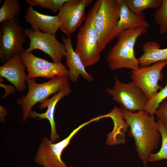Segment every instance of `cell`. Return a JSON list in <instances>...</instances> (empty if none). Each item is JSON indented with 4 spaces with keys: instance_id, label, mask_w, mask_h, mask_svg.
<instances>
[{
    "instance_id": "cell-1",
    "label": "cell",
    "mask_w": 167,
    "mask_h": 167,
    "mask_svg": "<svg viewBox=\"0 0 167 167\" xmlns=\"http://www.w3.org/2000/svg\"><path fill=\"white\" fill-rule=\"evenodd\" d=\"M119 108L124 119L130 127L138 156L144 167H148L150 155L157 149L161 138L157 121L154 116L145 110L132 112Z\"/></svg>"
},
{
    "instance_id": "cell-2",
    "label": "cell",
    "mask_w": 167,
    "mask_h": 167,
    "mask_svg": "<svg viewBox=\"0 0 167 167\" xmlns=\"http://www.w3.org/2000/svg\"><path fill=\"white\" fill-rule=\"evenodd\" d=\"M148 30L141 27L135 28L125 30L118 35L117 42L107 57L110 70L127 68L133 70L140 67L138 59L135 56L134 46L138 38L145 34Z\"/></svg>"
},
{
    "instance_id": "cell-3",
    "label": "cell",
    "mask_w": 167,
    "mask_h": 167,
    "mask_svg": "<svg viewBox=\"0 0 167 167\" xmlns=\"http://www.w3.org/2000/svg\"><path fill=\"white\" fill-rule=\"evenodd\" d=\"M27 83L28 87L27 93L16 101L17 104L22 109L24 122L27 120L31 109L35 104L44 101L51 95L71 88L67 76L56 77L41 84L36 83L35 78H28Z\"/></svg>"
},
{
    "instance_id": "cell-4",
    "label": "cell",
    "mask_w": 167,
    "mask_h": 167,
    "mask_svg": "<svg viewBox=\"0 0 167 167\" xmlns=\"http://www.w3.org/2000/svg\"><path fill=\"white\" fill-rule=\"evenodd\" d=\"M101 3V0L96 1L89 11L84 24L80 28L77 36L75 51L85 67L96 63L100 59L95 19Z\"/></svg>"
},
{
    "instance_id": "cell-5",
    "label": "cell",
    "mask_w": 167,
    "mask_h": 167,
    "mask_svg": "<svg viewBox=\"0 0 167 167\" xmlns=\"http://www.w3.org/2000/svg\"><path fill=\"white\" fill-rule=\"evenodd\" d=\"M121 0H101L95 19L99 53L115 37L119 18Z\"/></svg>"
},
{
    "instance_id": "cell-6",
    "label": "cell",
    "mask_w": 167,
    "mask_h": 167,
    "mask_svg": "<svg viewBox=\"0 0 167 167\" xmlns=\"http://www.w3.org/2000/svg\"><path fill=\"white\" fill-rule=\"evenodd\" d=\"M115 83L111 88H107L105 92L121 107L130 112L145 110L148 99L144 92L133 81L122 82L116 75Z\"/></svg>"
},
{
    "instance_id": "cell-7",
    "label": "cell",
    "mask_w": 167,
    "mask_h": 167,
    "mask_svg": "<svg viewBox=\"0 0 167 167\" xmlns=\"http://www.w3.org/2000/svg\"><path fill=\"white\" fill-rule=\"evenodd\" d=\"M24 30L18 19L9 20L0 25V59L5 63L20 54L26 41Z\"/></svg>"
},
{
    "instance_id": "cell-8",
    "label": "cell",
    "mask_w": 167,
    "mask_h": 167,
    "mask_svg": "<svg viewBox=\"0 0 167 167\" xmlns=\"http://www.w3.org/2000/svg\"><path fill=\"white\" fill-rule=\"evenodd\" d=\"M94 121H95L94 118L82 124L74 129L66 138L57 143H52L49 139L44 138L36 152L35 162L43 167H74L72 165L67 166L62 161V153L77 132L85 125Z\"/></svg>"
},
{
    "instance_id": "cell-9",
    "label": "cell",
    "mask_w": 167,
    "mask_h": 167,
    "mask_svg": "<svg viewBox=\"0 0 167 167\" xmlns=\"http://www.w3.org/2000/svg\"><path fill=\"white\" fill-rule=\"evenodd\" d=\"M24 33L30 41L26 51L31 52L35 49H40L49 55L53 62L62 63L66 54V48L64 44L57 40L55 35L29 28L25 29Z\"/></svg>"
},
{
    "instance_id": "cell-10",
    "label": "cell",
    "mask_w": 167,
    "mask_h": 167,
    "mask_svg": "<svg viewBox=\"0 0 167 167\" xmlns=\"http://www.w3.org/2000/svg\"><path fill=\"white\" fill-rule=\"evenodd\" d=\"M166 65L167 61H162L131 71V79L139 87L148 100L162 88L158 83L163 79L162 71Z\"/></svg>"
},
{
    "instance_id": "cell-11",
    "label": "cell",
    "mask_w": 167,
    "mask_h": 167,
    "mask_svg": "<svg viewBox=\"0 0 167 167\" xmlns=\"http://www.w3.org/2000/svg\"><path fill=\"white\" fill-rule=\"evenodd\" d=\"M21 55L27 69L28 78L42 77L51 79L57 76H67L68 70L62 63L49 62L24 49Z\"/></svg>"
},
{
    "instance_id": "cell-12",
    "label": "cell",
    "mask_w": 167,
    "mask_h": 167,
    "mask_svg": "<svg viewBox=\"0 0 167 167\" xmlns=\"http://www.w3.org/2000/svg\"><path fill=\"white\" fill-rule=\"evenodd\" d=\"M90 0H68L60 9L58 14L60 28L67 36H70L81 27L87 17L86 7L92 2Z\"/></svg>"
},
{
    "instance_id": "cell-13",
    "label": "cell",
    "mask_w": 167,
    "mask_h": 167,
    "mask_svg": "<svg viewBox=\"0 0 167 167\" xmlns=\"http://www.w3.org/2000/svg\"><path fill=\"white\" fill-rule=\"evenodd\" d=\"M26 69L19 54L0 67V76L11 83L17 91L23 92L25 89L28 78L25 72Z\"/></svg>"
},
{
    "instance_id": "cell-14",
    "label": "cell",
    "mask_w": 167,
    "mask_h": 167,
    "mask_svg": "<svg viewBox=\"0 0 167 167\" xmlns=\"http://www.w3.org/2000/svg\"><path fill=\"white\" fill-rule=\"evenodd\" d=\"M62 39L66 48V64L69 68L67 76L69 79L72 82L76 83L81 75L87 81H93V78L87 72L79 56L74 50L70 36L66 38L62 36Z\"/></svg>"
},
{
    "instance_id": "cell-15",
    "label": "cell",
    "mask_w": 167,
    "mask_h": 167,
    "mask_svg": "<svg viewBox=\"0 0 167 167\" xmlns=\"http://www.w3.org/2000/svg\"><path fill=\"white\" fill-rule=\"evenodd\" d=\"M72 91L71 88L61 91L54 94L51 98L47 99L41 103L39 106L40 109L47 108L45 112L39 113L36 111L31 110L29 116L31 118L41 120L47 119L49 122L51 128L50 141L54 143L59 139V136L57 133L56 123L55 122L54 114L55 109L58 103L63 98L68 96Z\"/></svg>"
},
{
    "instance_id": "cell-16",
    "label": "cell",
    "mask_w": 167,
    "mask_h": 167,
    "mask_svg": "<svg viewBox=\"0 0 167 167\" xmlns=\"http://www.w3.org/2000/svg\"><path fill=\"white\" fill-rule=\"evenodd\" d=\"M24 17L34 30H40L43 32L55 35L60 28V22L58 15H44L34 9L32 6H29L26 9Z\"/></svg>"
},
{
    "instance_id": "cell-17",
    "label": "cell",
    "mask_w": 167,
    "mask_h": 167,
    "mask_svg": "<svg viewBox=\"0 0 167 167\" xmlns=\"http://www.w3.org/2000/svg\"><path fill=\"white\" fill-rule=\"evenodd\" d=\"M141 27L148 29L149 24L143 12L136 14L131 11L125 0H121L119 18L115 31L114 37L121 32L132 28Z\"/></svg>"
},
{
    "instance_id": "cell-18",
    "label": "cell",
    "mask_w": 167,
    "mask_h": 167,
    "mask_svg": "<svg viewBox=\"0 0 167 167\" xmlns=\"http://www.w3.org/2000/svg\"><path fill=\"white\" fill-rule=\"evenodd\" d=\"M143 53L138 58L139 65L144 67L156 62L167 61V48L162 49L157 43L149 41L142 45Z\"/></svg>"
},
{
    "instance_id": "cell-19",
    "label": "cell",
    "mask_w": 167,
    "mask_h": 167,
    "mask_svg": "<svg viewBox=\"0 0 167 167\" xmlns=\"http://www.w3.org/2000/svg\"><path fill=\"white\" fill-rule=\"evenodd\" d=\"M18 0H5L0 8V23L18 19L21 7Z\"/></svg>"
},
{
    "instance_id": "cell-20",
    "label": "cell",
    "mask_w": 167,
    "mask_h": 167,
    "mask_svg": "<svg viewBox=\"0 0 167 167\" xmlns=\"http://www.w3.org/2000/svg\"><path fill=\"white\" fill-rule=\"evenodd\" d=\"M157 123L158 129L161 136V146L158 152L150 154L148 162H156L167 159V127L157 120Z\"/></svg>"
},
{
    "instance_id": "cell-21",
    "label": "cell",
    "mask_w": 167,
    "mask_h": 167,
    "mask_svg": "<svg viewBox=\"0 0 167 167\" xmlns=\"http://www.w3.org/2000/svg\"><path fill=\"white\" fill-rule=\"evenodd\" d=\"M129 9L136 14H139L146 9H157L162 0H125Z\"/></svg>"
},
{
    "instance_id": "cell-22",
    "label": "cell",
    "mask_w": 167,
    "mask_h": 167,
    "mask_svg": "<svg viewBox=\"0 0 167 167\" xmlns=\"http://www.w3.org/2000/svg\"><path fill=\"white\" fill-rule=\"evenodd\" d=\"M154 20L159 28V33H167V0H162L160 7L155 11Z\"/></svg>"
},
{
    "instance_id": "cell-23",
    "label": "cell",
    "mask_w": 167,
    "mask_h": 167,
    "mask_svg": "<svg viewBox=\"0 0 167 167\" xmlns=\"http://www.w3.org/2000/svg\"><path fill=\"white\" fill-rule=\"evenodd\" d=\"M166 99H167V77L165 86L148 101L145 107V110L150 115L154 116L155 112L160 105Z\"/></svg>"
},
{
    "instance_id": "cell-24",
    "label": "cell",
    "mask_w": 167,
    "mask_h": 167,
    "mask_svg": "<svg viewBox=\"0 0 167 167\" xmlns=\"http://www.w3.org/2000/svg\"><path fill=\"white\" fill-rule=\"evenodd\" d=\"M154 115L165 126L167 127V100L162 102L156 110Z\"/></svg>"
},
{
    "instance_id": "cell-25",
    "label": "cell",
    "mask_w": 167,
    "mask_h": 167,
    "mask_svg": "<svg viewBox=\"0 0 167 167\" xmlns=\"http://www.w3.org/2000/svg\"><path fill=\"white\" fill-rule=\"evenodd\" d=\"M30 6H39L52 11V0H26Z\"/></svg>"
},
{
    "instance_id": "cell-26",
    "label": "cell",
    "mask_w": 167,
    "mask_h": 167,
    "mask_svg": "<svg viewBox=\"0 0 167 167\" xmlns=\"http://www.w3.org/2000/svg\"><path fill=\"white\" fill-rule=\"evenodd\" d=\"M0 86L3 88L5 90V93L3 95L2 98H5L9 94L14 93L16 89L14 86L6 85L2 84V83H0Z\"/></svg>"
},
{
    "instance_id": "cell-27",
    "label": "cell",
    "mask_w": 167,
    "mask_h": 167,
    "mask_svg": "<svg viewBox=\"0 0 167 167\" xmlns=\"http://www.w3.org/2000/svg\"><path fill=\"white\" fill-rule=\"evenodd\" d=\"M7 115L6 108L2 106H0V120L2 122H4L5 121L4 117Z\"/></svg>"
}]
</instances>
